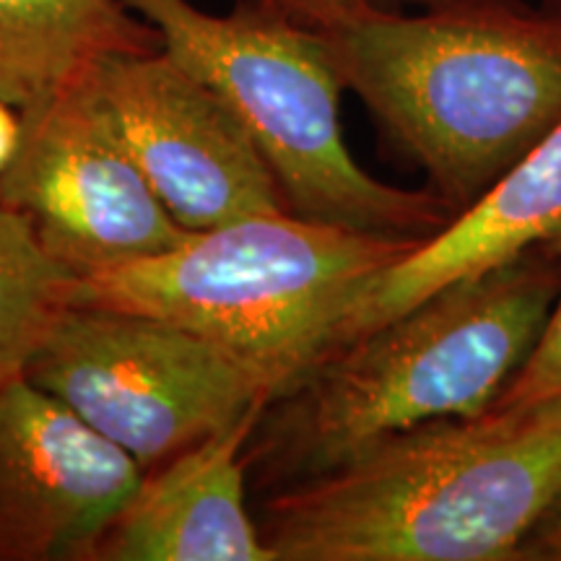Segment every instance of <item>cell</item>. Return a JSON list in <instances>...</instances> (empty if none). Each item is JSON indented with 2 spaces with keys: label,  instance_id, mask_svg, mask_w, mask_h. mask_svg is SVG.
<instances>
[{
  "label": "cell",
  "instance_id": "1",
  "mask_svg": "<svg viewBox=\"0 0 561 561\" xmlns=\"http://www.w3.org/2000/svg\"><path fill=\"white\" fill-rule=\"evenodd\" d=\"M559 284L557 250L536 242L328 351L265 401L244 450L248 479L265 496L396 432L486 413L536 346Z\"/></svg>",
  "mask_w": 561,
  "mask_h": 561
},
{
  "label": "cell",
  "instance_id": "2",
  "mask_svg": "<svg viewBox=\"0 0 561 561\" xmlns=\"http://www.w3.org/2000/svg\"><path fill=\"white\" fill-rule=\"evenodd\" d=\"M318 34L343 89L455 216L561 123V0L371 9Z\"/></svg>",
  "mask_w": 561,
  "mask_h": 561
},
{
  "label": "cell",
  "instance_id": "3",
  "mask_svg": "<svg viewBox=\"0 0 561 561\" xmlns=\"http://www.w3.org/2000/svg\"><path fill=\"white\" fill-rule=\"evenodd\" d=\"M561 491V409L416 424L265 494L276 561H517Z\"/></svg>",
  "mask_w": 561,
  "mask_h": 561
},
{
  "label": "cell",
  "instance_id": "4",
  "mask_svg": "<svg viewBox=\"0 0 561 561\" xmlns=\"http://www.w3.org/2000/svg\"><path fill=\"white\" fill-rule=\"evenodd\" d=\"M419 242L278 210L187 231L170 250L79 278L73 301L198 333L278 396L333 348L364 286Z\"/></svg>",
  "mask_w": 561,
  "mask_h": 561
},
{
  "label": "cell",
  "instance_id": "5",
  "mask_svg": "<svg viewBox=\"0 0 561 561\" xmlns=\"http://www.w3.org/2000/svg\"><path fill=\"white\" fill-rule=\"evenodd\" d=\"M117 3L234 110L291 214L405 240H430L455 219L430 187L388 185L356 164L341 130L346 89L318 32L237 5L216 16L191 0Z\"/></svg>",
  "mask_w": 561,
  "mask_h": 561
},
{
  "label": "cell",
  "instance_id": "6",
  "mask_svg": "<svg viewBox=\"0 0 561 561\" xmlns=\"http://www.w3.org/2000/svg\"><path fill=\"white\" fill-rule=\"evenodd\" d=\"M26 377L115 442L140 471L273 398L250 364L203 335L81 301L55 320Z\"/></svg>",
  "mask_w": 561,
  "mask_h": 561
},
{
  "label": "cell",
  "instance_id": "7",
  "mask_svg": "<svg viewBox=\"0 0 561 561\" xmlns=\"http://www.w3.org/2000/svg\"><path fill=\"white\" fill-rule=\"evenodd\" d=\"M24 133L0 201L76 278L170 250L187 234L140 174L91 83V70L21 110Z\"/></svg>",
  "mask_w": 561,
  "mask_h": 561
},
{
  "label": "cell",
  "instance_id": "8",
  "mask_svg": "<svg viewBox=\"0 0 561 561\" xmlns=\"http://www.w3.org/2000/svg\"><path fill=\"white\" fill-rule=\"evenodd\" d=\"M91 83L140 174L185 231L289 210L234 110L161 47L104 58Z\"/></svg>",
  "mask_w": 561,
  "mask_h": 561
},
{
  "label": "cell",
  "instance_id": "9",
  "mask_svg": "<svg viewBox=\"0 0 561 561\" xmlns=\"http://www.w3.org/2000/svg\"><path fill=\"white\" fill-rule=\"evenodd\" d=\"M140 466L19 377L0 388V561H96Z\"/></svg>",
  "mask_w": 561,
  "mask_h": 561
},
{
  "label": "cell",
  "instance_id": "10",
  "mask_svg": "<svg viewBox=\"0 0 561 561\" xmlns=\"http://www.w3.org/2000/svg\"><path fill=\"white\" fill-rule=\"evenodd\" d=\"M263 405L146 468L96 561H276L248 510L244 450Z\"/></svg>",
  "mask_w": 561,
  "mask_h": 561
},
{
  "label": "cell",
  "instance_id": "11",
  "mask_svg": "<svg viewBox=\"0 0 561 561\" xmlns=\"http://www.w3.org/2000/svg\"><path fill=\"white\" fill-rule=\"evenodd\" d=\"M559 224L561 123L476 206L419 242L403 261L377 273L348 307L333 348L369 333L442 286L549 240Z\"/></svg>",
  "mask_w": 561,
  "mask_h": 561
},
{
  "label": "cell",
  "instance_id": "12",
  "mask_svg": "<svg viewBox=\"0 0 561 561\" xmlns=\"http://www.w3.org/2000/svg\"><path fill=\"white\" fill-rule=\"evenodd\" d=\"M117 0H0V100L30 110L112 55L159 50Z\"/></svg>",
  "mask_w": 561,
  "mask_h": 561
},
{
  "label": "cell",
  "instance_id": "13",
  "mask_svg": "<svg viewBox=\"0 0 561 561\" xmlns=\"http://www.w3.org/2000/svg\"><path fill=\"white\" fill-rule=\"evenodd\" d=\"M79 278L0 201V388L26 377L34 351L73 305Z\"/></svg>",
  "mask_w": 561,
  "mask_h": 561
},
{
  "label": "cell",
  "instance_id": "14",
  "mask_svg": "<svg viewBox=\"0 0 561 561\" xmlns=\"http://www.w3.org/2000/svg\"><path fill=\"white\" fill-rule=\"evenodd\" d=\"M561 261V224L549 240ZM561 409V284L536 346L489 411Z\"/></svg>",
  "mask_w": 561,
  "mask_h": 561
},
{
  "label": "cell",
  "instance_id": "15",
  "mask_svg": "<svg viewBox=\"0 0 561 561\" xmlns=\"http://www.w3.org/2000/svg\"><path fill=\"white\" fill-rule=\"evenodd\" d=\"M439 0H231L237 9L286 21L301 30L322 32L339 21L371 9H403V5H432Z\"/></svg>",
  "mask_w": 561,
  "mask_h": 561
},
{
  "label": "cell",
  "instance_id": "16",
  "mask_svg": "<svg viewBox=\"0 0 561 561\" xmlns=\"http://www.w3.org/2000/svg\"><path fill=\"white\" fill-rule=\"evenodd\" d=\"M517 561H561V491L528 533Z\"/></svg>",
  "mask_w": 561,
  "mask_h": 561
},
{
  "label": "cell",
  "instance_id": "17",
  "mask_svg": "<svg viewBox=\"0 0 561 561\" xmlns=\"http://www.w3.org/2000/svg\"><path fill=\"white\" fill-rule=\"evenodd\" d=\"M21 133H24L21 110L0 100V172L9 170L13 157H16L21 146Z\"/></svg>",
  "mask_w": 561,
  "mask_h": 561
}]
</instances>
